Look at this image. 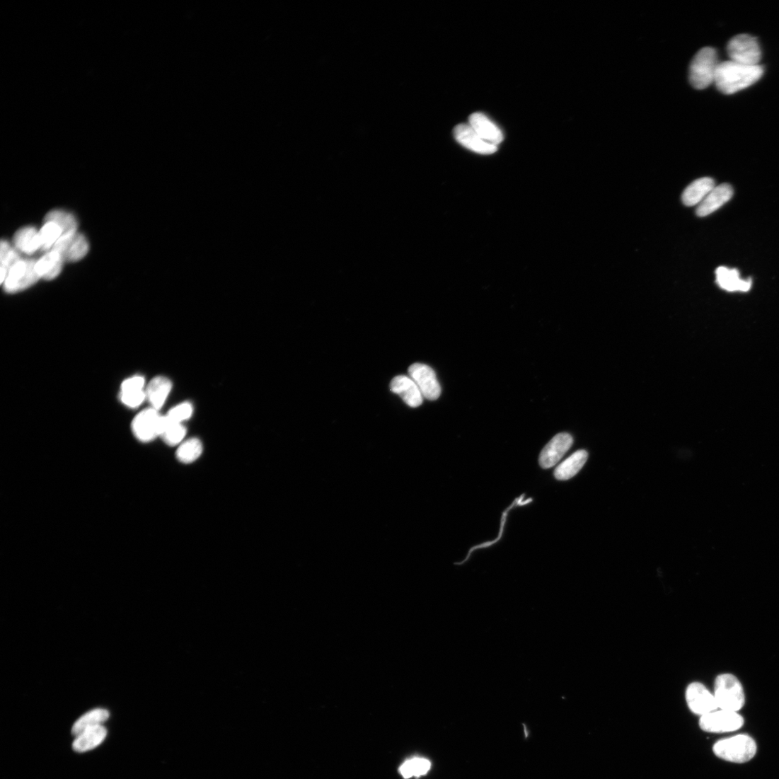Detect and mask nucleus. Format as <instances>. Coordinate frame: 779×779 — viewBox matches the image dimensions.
Segmentation results:
<instances>
[{
	"label": "nucleus",
	"mask_w": 779,
	"mask_h": 779,
	"mask_svg": "<svg viewBox=\"0 0 779 779\" xmlns=\"http://www.w3.org/2000/svg\"><path fill=\"white\" fill-rule=\"evenodd\" d=\"M763 75V68L761 65H746L729 60L720 63L714 83L722 93L732 95L755 84Z\"/></svg>",
	"instance_id": "nucleus-1"
},
{
	"label": "nucleus",
	"mask_w": 779,
	"mask_h": 779,
	"mask_svg": "<svg viewBox=\"0 0 779 779\" xmlns=\"http://www.w3.org/2000/svg\"><path fill=\"white\" fill-rule=\"evenodd\" d=\"M720 63L717 52L714 48L701 49L694 56L690 64L691 85L697 90H703L714 83Z\"/></svg>",
	"instance_id": "nucleus-2"
},
{
	"label": "nucleus",
	"mask_w": 779,
	"mask_h": 779,
	"mask_svg": "<svg viewBox=\"0 0 779 779\" xmlns=\"http://www.w3.org/2000/svg\"><path fill=\"white\" fill-rule=\"evenodd\" d=\"M714 754L727 761L744 763L751 761L756 754V741L748 734H737L720 739L713 747Z\"/></svg>",
	"instance_id": "nucleus-3"
},
{
	"label": "nucleus",
	"mask_w": 779,
	"mask_h": 779,
	"mask_svg": "<svg viewBox=\"0 0 779 779\" xmlns=\"http://www.w3.org/2000/svg\"><path fill=\"white\" fill-rule=\"evenodd\" d=\"M715 697L718 708L737 712L744 708L745 693L740 682L733 675L719 676L715 685Z\"/></svg>",
	"instance_id": "nucleus-4"
},
{
	"label": "nucleus",
	"mask_w": 779,
	"mask_h": 779,
	"mask_svg": "<svg viewBox=\"0 0 779 779\" xmlns=\"http://www.w3.org/2000/svg\"><path fill=\"white\" fill-rule=\"evenodd\" d=\"M164 416L159 411L147 408L138 413L131 424L134 438L141 443H150L161 436Z\"/></svg>",
	"instance_id": "nucleus-5"
},
{
	"label": "nucleus",
	"mask_w": 779,
	"mask_h": 779,
	"mask_svg": "<svg viewBox=\"0 0 779 779\" xmlns=\"http://www.w3.org/2000/svg\"><path fill=\"white\" fill-rule=\"evenodd\" d=\"M727 51L731 61L746 64L759 65L761 50L757 39L749 34L737 35L727 44Z\"/></svg>",
	"instance_id": "nucleus-6"
},
{
	"label": "nucleus",
	"mask_w": 779,
	"mask_h": 779,
	"mask_svg": "<svg viewBox=\"0 0 779 779\" xmlns=\"http://www.w3.org/2000/svg\"><path fill=\"white\" fill-rule=\"evenodd\" d=\"M33 260H21L8 272L4 288L8 293L21 292L33 286L41 277L35 270Z\"/></svg>",
	"instance_id": "nucleus-7"
},
{
	"label": "nucleus",
	"mask_w": 779,
	"mask_h": 779,
	"mask_svg": "<svg viewBox=\"0 0 779 779\" xmlns=\"http://www.w3.org/2000/svg\"><path fill=\"white\" fill-rule=\"evenodd\" d=\"M744 725L743 717L736 712L720 710L700 717L699 726L711 733L730 732L739 729Z\"/></svg>",
	"instance_id": "nucleus-8"
},
{
	"label": "nucleus",
	"mask_w": 779,
	"mask_h": 779,
	"mask_svg": "<svg viewBox=\"0 0 779 779\" xmlns=\"http://www.w3.org/2000/svg\"><path fill=\"white\" fill-rule=\"evenodd\" d=\"M686 698L690 710L703 716L718 709L715 695L700 683H693L687 688Z\"/></svg>",
	"instance_id": "nucleus-9"
},
{
	"label": "nucleus",
	"mask_w": 779,
	"mask_h": 779,
	"mask_svg": "<svg viewBox=\"0 0 779 779\" xmlns=\"http://www.w3.org/2000/svg\"><path fill=\"white\" fill-rule=\"evenodd\" d=\"M410 377L415 382L424 398L434 400L441 394V387L434 371L429 366L415 363L409 368Z\"/></svg>",
	"instance_id": "nucleus-10"
},
{
	"label": "nucleus",
	"mask_w": 779,
	"mask_h": 779,
	"mask_svg": "<svg viewBox=\"0 0 779 779\" xmlns=\"http://www.w3.org/2000/svg\"><path fill=\"white\" fill-rule=\"evenodd\" d=\"M64 262L80 261L88 253L89 244L86 237L79 233L62 236L52 248Z\"/></svg>",
	"instance_id": "nucleus-11"
},
{
	"label": "nucleus",
	"mask_w": 779,
	"mask_h": 779,
	"mask_svg": "<svg viewBox=\"0 0 779 779\" xmlns=\"http://www.w3.org/2000/svg\"><path fill=\"white\" fill-rule=\"evenodd\" d=\"M572 444L573 437L570 434L564 432L555 435L541 453V466L545 469L554 466L570 449Z\"/></svg>",
	"instance_id": "nucleus-12"
},
{
	"label": "nucleus",
	"mask_w": 779,
	"mask_h": 779,
	"mask_svg": "<svg viewBox=\"0 0 779 779\" xmlns=\"http://www.w3.org/2000/svg\"><path fill=\"white\" fill-rule=\"evenodd\" d=\"M454 136L461 145L474 153L491 155L497 151V146L482 139L470 125L462 124L456 126Z\"/></svg>",
	"instance_id": "nucleus-13"
},
{
	"label": "nucleus",
	"mask_w": 779,
	"mask_h": 779,
	"mask_svg": "<svg viewBox=\"0 0 779 779\" xmlns=\"http://www.w3.org/2000/svg\"><path fill=\"white\" fill-rule=\"evenodd\" d=\"M146 386L145 379L140 376L124 381L120 396L122 403L129 409H137L146 400Z\"/></svg>",
	"instance_id": "nucleus-14"
},
{
	"label": "nucleus",
	"mask_w": 779,
	"mask_h": 779,
	"mask_svg": "<svg viewBox=\"0 0 779 779\" xmlns=\"http://www.w3.org/2000/svg\"><path fill=\"white\" fill-rule=\"evenodd\" d=\"M734 194L732 185L723 183L714 190L700 203L696 209V214L698 217H707L727 203Z\"/></svg>",
	"instance_id": "nucleus-15"
},
{
	"label": "nucleus",
	"mask_w": 779,
	"mask_h": 779,
	"mask_svg": "<svg viewBox=\"0 0 779 779\" xmlns=\"http://www.w3.org/2000/svg\"><path fill=\"white\" fill-rule=\"evenodd\" d=\"M391 391L400 396L403 400L412 408H417L423 403V396L410 378L405 376L395 377L390 384Z\"/></svg>",
	"instance_id": "nucleus-16"
},
{
	"label": "nucleus",
	"mask_w": 779,
	"mask_h": 779,
	"mask_svg": "<svg viewBox=\"0 0 779 779\" xmlns=\"http://www.w3.org/2000/svg\"><path fill=\"white\" fill-rule=\"evenodd\" d=\"M469 125L482 139L492 144L497 146L504 139L502 131L484 115H471Z\"/></svg>",
	"instance_id": "nucleus-17"
},
{
	"label": "nucleus",
	"mask_w": 779,
	"mask_h": 779,
	"mask_svg": "<svg viewBox=\"0 0 779 779\" xmlns=\"http://www.w3.org/2000/svg\"><path fill=\"white\" fill-rule=\"evenodd\" d=\"M173 385L166 377L157 376L146 386V400L153 409L159 411L165 405Z\"/></svg>",
	"instance_id": "nucleus-18"
},
{
	"label": "nucleus",
	"mask_w": 779,
	"mask_h": 779,
	"mask_svg": "<svg viewBox=\"0 0 779 779\" xmlns=\"http://www.w3.org/2000/svg\"><path fill=\"white\" fill-rule=\"evenodd\" d=\"M716 282L721 289L730 292H746L752 286L751 279H741L738 270L725 267H720L716 270Z\"/></svg>",
	"instance_id": "nucleus-19"
},
{
	"label": "nucleus",
	"mask_w": 779,
	"mask_h": 779,
	"mask_svg": "<svg viewBox=\"0 0 779 779\" xmlns=\"http://www.w3.org/2000/svg\"><path fill=\"white\" fill-rule=\"evenodd\" d=\"M715 187V180L704 177L694 180L684 190L682 195L683 204L688 207L699 204Z\"/></svg>",
	"instance_id": "nucleus-20"
},
{
	"label": "nucleus",
	"mask_w": 779,
	"mask_h": 779,
	"mask_svg": "<svg viewBox=\"0 0 779 779\" xmlns=\"http://www.w3.org/2000/svg\"><path fill=\"white\" fill-rule=\"evenodd\" d=\"M106 736L107 729L103 725L87 729L76 737L72 745L73 749L79 753L93 750L103 743Z\"/></svg>",
	"instance_id": "nucleus-21"
},
{
	"label": "nucleus",
	"mask_w": 779,
	"mask_h": 779,
	"mask_svg": "<svg viewBox=\"0 0 779 779\" xmlns=\"http://www.w3.org/2000/svg\"><path fill=\"white\" fill-rule=\"evenodd\" d=\"M63 262L61 255L51 250L36 262L35 270L41 278L52 280L61 273Z\"/></svg>",
	"instance_id": "nucleus-22"
},
{
	"label": "nucleus",
	"mask_w": 779,
	"mask_h": 779,
	"mask_svg": "<svg viewBox=\"0 0 779 779\" xmlns=\"http://www.w3.org/2000/svg\"><path fill=\"white\" fill-rule=\"evenodd\" d=\"M588 458V454L584 450L575 452L562 463L554 471L556 479L566 480L573 478L583 468Z\"/></svg>",
	"instance_id": "nucleus-23"
},
{
	"label": "nucleus",
	"mask_w": 779,
	"mask_h": 779,
	"mask_svg": "<svg viewBox=\"0 0 779 779\" xmlns=\"http://www.w3.org/2000/svg\"><path fill=\"white\" fill-rule=\"evenodd\" d=\"M13 243L19 251L25 254H33L41 250L40 233L33 227H25L17 231Z\"/></svg>",
	"instance_id": "nucleus-24"
},
{
	"label": "nucleus",
	"mask_w": 779,
	"mask_h": 779,
	"mask_svg": "<svg viewBox=\"0 0 779 779\" xmlns=\"http://www.w3.org/2000/svg\"><path fill=\"white\" fill-rule=\"evenodd\" d=\"M108 718L109 713L105 710L97 709L92 710L82 716L74 724L71 733L74 736L77 737L87 729L103 725V723Z\"/></svg>",
	"instance_id": "nucleus-25"
},
{
	"label": "nucleus",
	"mask_w": 779,
	"mask_h": 779,
	"mask_svg": "<svg viewBox=\"0 0 779 779\" xmlns=\"http://www.w3.org/2000/svg\"><path fill=\"white\" fill-rule=\"evenodd\" d=\"M203 453L200 439L192 438L183 442L178 447L176 458L180 463L190 464L197 461Z\"/></svg>",
	"instance_id": "nucleus-26"
},
{
	"label": "nucleus",
	"mask_w": 779,
	"mask_h": 779,
	"mask_svg": "<svg viewBox=\"0 0 779 779\" xmlns=\"http://www.w3.org/2000/svg\"><path fill=\"white\" fill-rule=\"evenodd\" d=\"M52 221L57 224L62 231V236H67L77 233L78 221L71 214L63 210H52L49 212L45 222Z\"/></svg>",
	"instance_id": "nucleus-27"
},
{
	"label": "nucleus",
	"mask_w": 779,
	"mask_h": 779,
	"mask_svg": "<svg viewBox=\"0 0 779 779\" xmlns=\"http://www.w3.org/2000/svg\"><path fill=\"white\" fill-rule=\"evenodd\" d=\"M187 429L181 423L175 422L164 416L161 438L170 446H179L187 435Z\"/></svg>",
	"instance_id": "nucleus-28"
},
{
	"label": "nucleus",
	"mask_w": 779,
	"mask_h": 779,
	"mask_svg": "<svg viewBox=\"0 0 779 779\" xmlns=\"http://www.w3.org/2000/svg\"><path fill=\"white\" fill-rule=\"evenodd\" d=\"M21 258L18 252L9 244L6 241H2L1 248H0V262H1V284H3L6 280L8 271L18 262Z\"/></svg>",
	"instance_id": "nucleus-29"
},
{
	"label": "nucleus",
	"mask_w": 779,
	"mask_h": 779,
	"mask_svg": "<svg viewBox=\"0 0 779 779\" xmlns=\"http://www.w3.org/2000/svg\"><path fill=\"white\" fill-rule=\"evenodd\" d=\"M431 768V763L425 758H415L404 762L399 768V772L405 779L413 776L420 777L426 775Z\"/></svg>",
	"instance_id": "nucleus-30"
},
{
	"label": "nucleus",
	"mask_w": 779,
	"mask_h": 779,
	"mask_svg": "<svg viewBox=\"0 0 779 779\" xmlns=\"http://www.w3.org/2000/svg\"><path fill=\"white\" fill-rule=\"evenodd\" d=\"M39 233L41 250L44 251L52 250L63 234L61 229L52 221L45 222Z\"/></svg>",
	"instance_id": "nucleus-31"
},
{
	"label": "nucleus",
	"mask_w": 779,
	"mask_h": 779,
	"mask_svg": "<svg viewBox=\"0 0 779 779\" xmlns=\"http://www.w3.org/2000/svg\"><path fill=\"white\" fill-rule=\"evenodd\" d=\"M193 412L192 404L190 402H183L174 406L166 417L171 421L183 424L192 417Z\"/></svg>",
	"instance_id": "nucleus-32"
}]
</instances>
